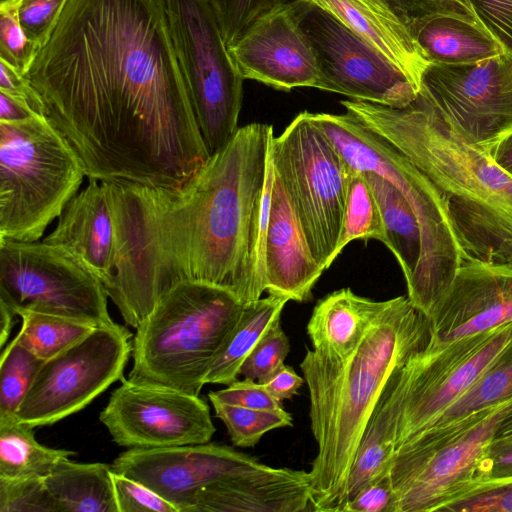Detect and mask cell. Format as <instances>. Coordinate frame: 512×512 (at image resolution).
I'll return each mask as SVG.
<instances>
[{
  "mask_svg": "<svg viewBox=\"0 0 512 512\" xmlns=\"http://www.w3.org/2000/svg\"><path fill=\"white\" fill-rule=\"evenodd\" d=\"M26 77L88 178L179 188L210 157L165 0H68Z\"/></svg>",
  "mask_w": 512,
  "mask_h": 512,
  "instance_id": "obj_1",
  "label": "cell"
},
{
  "mask_svg": "<svg viewBox=\"0 0 512 512\" xmlns=\"http://www.w3.org/2000/svg\"><path fill=\"white\" fill-rule=\"evenodd\" d=\"M273 136L270 124L238 128L179 188L113 184L116 268L141 302L157 303L182 281L220 287L243 304L261 298Z\"/></svg>",
  "mask_w": 512,
  "mask_h": 512,
  "instance_id": "obj_2",
  "label": "cell"
},
{
  "mask_svg": "<svg viewBox=\"0 0 512 512\" xmlns=\"http://www.w3.org/2000/svg\"><path fill=\"white\" fill-rule=\"evenodd\" d=\"M429 323L408 297L387 300L345 359L308 350L300 363L309 390L317 454L309 471L313 511L343 512L351 467L391 375L428 341Z\"/></svg>",
  "mask_w": 512,
  "mask_h": 512,
  "instance_id": "obj_3",
  "label": "cell"
},
{
  "mask_svg": "<svg viewBox=\"0 0 512 512\" xmlns=\"http://www.w3.org/2000/svg\"><path fill=\"white\" fill-rule=\"evenodd\" d=\"M244 306L220 287L200 281L177 283L136 328L128 379L199 396Z\"/></svg>",
  "mask_w": 512,
  "mask_h": 512,
  "instance_id": "obj_4",
  "label": "cell"
},
{
  "mask_svg": "<svg viewBox=\"0 0 512 512\" xmlns=\"http://www.w3.org/2000/svg\"><path fill=\"white\" fill-rule=\"evenodd\" d=\"M308 114L350 167L386 178L412 206L422 248L417 269L406 284L407 297L428 317L467 260L451 219L449 199L400 151L348 112Z\"/></svg>",
  "mask_w": 512,
  "mask_h": 512,
  "instance_id": "obj_5",
  "label": "cell"
},
{
  "mask_svg": "<svg viewBox=\"0 0 512 512\" xmlns=\"http://www.w3.org/2000/svg\"><path fill=\"white\" fill-rule=\"evenodd\" d=\"M341 104L408 158L448 199L481 203L512 220V178L490 154L457 135L422 92L401 108L360 100Z\"/></svg>",
  "mask_w": 512,
  "mask_h": 512,
  "instance_id": "obj_6",
  "label": "cell"
},
{
  "mask_svg": "<svg viewBox=\"0 0 512 512\" xmlns=\"http://www.w3.org/2000/svg\"><path fill=\"white\" fill-rule=\"evenodd\" d=\"M84 177L83 161L48 116L0 121V238L38 241Z\"/></svg>",
  "mask_w": 512,
  "mask_h": 512,
  "instance_id": "obj_7",
  "label": "cell"
},
{
  "mask_svg": "<svg viewBox=\"0 0 512 512\" xmlns=\"http://www.w3.org/2000/svg\"><path fill=\"white\" fill-rule=\"evenodd\" d=\"M271 155L310 250L325 271L336 259L353 168L308 111L273 136Z\"/></svg>",
  "mask_w": 512,
  "mask_h": 512,
  "instance_id": "obj_8",
  "label": "cell"
},
{
  "mask_svg": "<svg viewBox=\"0 0 512 512\" xmlns=\"http://www.w3.org/2000/svg\"><path fill=\"white\" fill-rule=\"evenodd\" d=\"M511 405L512 399L396 449L390 464L396 512L442 511L473 487Z\"/></svg>",
  "mask_w": 512,
  "mask_h": 512,
  "instance_id": "obj_9",
  "label": "cell"
},
{
  "mask_svg": "<svg viewBox=\"0 0 512 512\" xmlns=\"http://www.w3.org/2000/svg\"><path fill=\"white\" fill-rule=\"evenodd\" d=\"M172 43L211 156L238 130L244 78L224 41L212 0H165Z\"/></svg>",
  "mask_w": 512,
  "mask_h": 512,
  "instance_id": "obj_10",
  "label": "cell"
},
{
  "mask_svg": "<svg viewBox=\"0 0 512 512\" xmlns=\"http://www.w3.org/2000/svg\"><path fill=\"white\" fill-rule=\"evenodd\" d=\"M107 298L100 279L65 248L0 238V303L15 314L25 308L110 326Z\"/></svg>",
  "mask_w": 512,
  "mask_h": 512,
  "instance_id": "obj_11",
  "label": "cell"
},
{
  "mask_svg": "<svg viewBox=\"0 0 512 512\" xmlns=\"http://www.w3.org/2000/svg\"><path fill=\"white\" fill-rule=\"evenodd\" d=\"M512 338V322L441 347L425 346L398 371L396 449L429 429Z\"/></svg>",
  "mask_w": 512,
  "mask_h": 512,
  "instance_id": "obj_12",
  "label": "cell"
},
{
  "mask_svg": "<svg viewBox=\"0 0 512 512\" xmlns=\"http://www.w3.org/2000/svg\"><path fill=\"white\" fill-rule=\"evenodd\" d=\"M290 9L314 53L318 89L393 108L417 97L407 76L332 12L312 0Z\"/></svg>",
  "mask_w": 512,
  "mask_h": 512,
  "instance_id": "obj_13",
  "label": "cell"
},
{
  "mask_svg": "<svg viewBox=\"0 0 512 512\" xmlns=\"http://www.w3.org/2000/svg\"><path fill=\"white\" fill-rule=\"evenodd\" d=\"M132 336L118 323L97 327L66 351L44 361L16 420L32 428L47 426L85 408L124 378Z\"/></svg>",
  "mask_w": 512,
  "mask_h": 512,
  "instance_id": "obj_14",
  "label": "cell"
},
{
  "mask_svg": "<svg viewBox=\"0 0 512 512\" xmlns=\"http://www.w3.org/2000/svg\"><path fill=\"white\" fill-rule=\"evenodd\" d=\"M419 92L457 135L488 154L512 131L510 53L467 64L430 63Z\"/></svg>",
  "mask_w": 512,
  "mask_h": 512,
  "instance_id": "obj_15",
  "label": "cell"
},
{
  "mask_svg": "<svg viewBox=\"0 0 512 512\" xmlns=\"http://www.w3.org/2000/svg\"><path fill=\"white\" fill-rule=\"evenodd\" d=\"M99 419L127 448H163L210 442L216 428L207 403L179 390L121 380Z\"/></svg>",
  "mask_w": 512,
  "mask_h": 512,
  "instance_id": "obj_16",
  "label": "cell"
},
{
  "mask_svg": "<svg viewBox=\"0 0 512 512\" xmlns=\"http://www.w3.org/2000/svg\"><path fill=\"white\" fill-rule=\"evenodd\" d=\"M260 461L218 443L163 448H129L111 464L112 471L141 482L186 512L202 489L256 466Z\"/></svg>",
  "mask_w": 512,
  "mask_h": 512,
  "instance_id": "obj_17",
  "label": "cell"
},
{
  "mask_svg": "<svg viewBox=\"0 0 512 512\" xmlns=\"http://www.w3.org/2000/svg\"><path fill=\"white\" fill-rule=\"evenodd\" d=\"M427 319L429 347L512 322V266L463 261Z\"/></svg>",
  "mask_w": 512,
  "mask_h": 512,
  "instance_id": "obj_18",
  "label": "cell"
},
{
  "mask_svg": "<svg viewBox=\"0 0 512 512\" xmlns=\"http://www.w3.org/2000/svg\"><path fill=\"white\" fill-rule=\"evenodd\" d=\"M228 50L244 79L283 91L317 88L314 53L290 7L255 22Z\"/></svg>",
  "mask_w": 512,
  "mask_h": 512,
  "instance_id": "obj_19",
  "label": "cell"
},
{
  "mask_svg": "<svg viewBox=\"0 0 512 512\" xmlns=\"http://www.w3.org/2000/svg\"><path fill=\"white\" fill-rule=\"evenodd\" d=\"M324 270L315 260L285 188L275 174L265 245L269 294L304 302Z\"/></svg>",
  "mask_w": 512,
  "mask_h": 512,
  "instance_id": "obj_20",
  "label": "cell"
},
{
  "mask_svg": "<svg viewBox=\"0 0 512 512\" xmlns=\"http://www.w3.org/2000/svg\"><path fill=\"white\" fill-rule=\"evenodd\" d=\"M88 179V185L65 205L56 228L43 241L71 252L104 283L114 263L115 223L104 186Z\"/></svg>",
  "mask_w": 512,
  "mask_h": 512,
  "instance_id": "obj_21",
  "label": "cell"
},
{
  "mask_svg": "<svg viewBox=\"0 0 512 512\" xmlns=\"http://www.w3.org/2000/svg\"><path fill=\"white\" fill-rule=\"evenodd\" d=\"M396 65L419 92L430 64L407 27L377 0H312Z\"/></svg>",
  "mask_w": 512,
  "mask_h": 512,
  "instance_id": "obj_22",
  "label": "cell"
},
{
  "mask_svg": "<svg viewBox=\"0 0 512 512\" xmlns=\"http://www.w3.org/2000/svg\"><path fill=\"white\" fill-rule=\"evenodd\" d=\"M386 301H374L350 288L336 290L315 305L307 324L313 349L340 359L347 358L383 311Z\"/></svg>",
  "mask_w": 512,
  "mask_h": 512,
  "instance_id": "obj_23",
  "label": "cell"
},
{
  "mask_svg": "<svg viewBox=\"0 0 512 512\" xmlns=\"http://www.w3.org/2000/svg\"><path fill=\"white\" fill-rule=\"evenodd\" d=\"M407 29L432 64H467L506 52L482 25L455 15L429 16Z\"/></svg>",
  "mask_w": 512,
  "mask_h": 512,
  "instance_id": "obj_24",
  "label": "cell"
},
{
  "mask_svg": "<svg viewBox=\"0 0 512 512\" xmlns=\"http://www.w3.org/2000/svg\"><path fill=\"white\" fill-rule=\"evenodd\" d=\"M398 370L389 378L362 435L349 475L347 503L368 483L390 471L400 411Z\"/></svg>",
  "mask_w": 512,
  "mask_h": 512,
  "instance_id": "obj_25",
  "label": "cell"
},
{
  "mask_svg": "<svg viewBox=\"0 0 512 512\" xmlns=\"http://www.w3.org/2000/svg\"><path fill=\"white\" fill-rule=\"evenodd\" d=\"M44 481L57 512H118L109 464L64 458Z\"/></svg>",
  "mask_w": 512,
  "mask_h": 512,
  "instance_id": "obj_26",
  "label": "cell"
},
{
  "mask_svg": "<svg viewBox=\"0 0 512 512\" xmlns=\"http://www.w3.org/2000/svg\"><path fill=\"white\" fill-rule=\"evenodd\" d=\"M451 219L467 260L512 266V220L481 203L449 199Z\"/></svg>",
  "mask_w": 512,
  "mask_h": 512,
  "instance_id": "obj_27",
  "label": "cell"
},
{
  "mask_svg": "<svg viewBox=\"0 0 512 512\" xmlns=\"http://www.w3.org/2000/svg\"><path fill=\"white\" fill-rule=\"evenodd\" d=\"M363 173L381 212L385 228L383 244L397 259L407 284L421 257V230L416 214L405 196L390 181L373 171Z\"/></svg>",
  "mask_w": 512,
  "mask_h": 512,
  "instance_id": "obj_28",
  "label": "cell"
},
{
  "mask_svg": "<svg viewBox=\"0 0 512 512\" xmlns=\"http://www.w3.org/2000/svg\"><path fill=\"white\" fill-rule=\"evenodd\" d=\"M288 301L286 297L269 294L246 303L239 321L216 356L205 384L230 385L235 382L242 363L265 332L280 320Z\"/></svg>",
  "mask_w": 512,
  "mask_h": 512,
  "instance_id": "obj_29",
  "label": "cell"
},
{
  "mask_svg": "<svg viewBox=\"0 0 512 512\" xmlns=\"http://www.w3.org/2000/svg\"><path fill=\"white\" fill-rule=\"evenodd\" d=\"M510 399H512V338L474 383L424 432L454 426Z\"/></svg>",
  "mask_w": 512,
  "mask_h": 512,
  "instance_id": "obj_30",
  "label": "cell"
},
{
  "mask_svg": "<svg viewBox=\"0 0 512 512\" xmlns=\"http://www.w3.org/2000/svg\"><path fill=\"white\" fill-rule=\"evenodd\" d=\"M74 454L42 445L34 428L17 420L0 422V477H45L59 461Z\"/></svg>",
  "mask_w": 512,
  "mask_h": 512,
  "instance_id": "obj_31",
  "label": "cell"
},
{
  "mask_svg": "<svg viewBox=\"0 0 512 512\" xmlns=\"http://www.w3.org/2000/svg\"><path fill=\"white\" fill-rule=\"evenodd\" d=\"M22 324L14 337L43 361L66 351L94 331L95 326L56 314L21 308Z\"/></svg>",
  "mask_w": 512,
  "mask_h": 512,
  "instance_id": "obj_32",
  "label": "cell"
},
{
  "mask_svg": "<svg viewBox=\"0 0 512 512\" xmlns=\"http://www.w3.org/2000/svg\"><path fill=\"white\" fill-rule=\"evenodd\" d=\"M359 239H376L384 243L385 228L379 206L363 171L352 169L335 258L346 245Z\"/></svg>",
  "mask_w": 512,
  "mask_h": 512,
  "instance_id": "obj_33",
  "label": "cell"
},
{
  "mask_svg": "<svg viewBox=\"0 0 512 512\" xmlns=\"http://www.w3.org/2000/svg\"><path fill=\"white\" fill-rule=\"evenodd\" d=\"M43 363L15 338L1 350L0 422L16 420L17 412Z\"/></svg>",
  "mask_w": 512,
  "mask_h": 512,
  "instance_id": "obj_34",
  "label": "cell"
},
{
  "mask_svg": "<svg viewBox=\"0 0 512 512\" xmlns=\"http://www.w3.org/2000/svg\"><path fill=\"white\" fill-rule=\"evenodd\" d=\"M215 415L225 425L232 444L236 447H254L264 434L293 425L292 415L284 410H264L241 407L210 400Z\"/></svg>",
  "mask_w": 512,
  "mask_h": 512,
  "instance_id": "obj_35",
  "label": "cell"
},
{
  "mask_svg": "<svg viewBox=\"0 0 512 512\" xmlns=\"http://www.w3.org/2000/svg\"><path fill=\"white\" fill-rule=\"evenodd\" d=\"M303 0H212L227 47L255 22Z\"/></svg>",
  "mask_w": 512,
  "mask_h": 512,
  "instance_id": "obj_36",
  "label": "cell"
},
{
  "mask_svg": "<svg viewBox=\"0 0 512 512\" xmlns=\"http://www.w3.org/2000/svg\"><path fill=\"white\" fill-rule=\"evenodd\" d=\"M0 512H57L44 477H0Z\"/></svg>",
  "mask_w": 512,
  "mask_h": 512,
  "instance_id": "obj_37",
  "label": "cell"
},
{
  "mask_svg": "<svg viewBox=\"0 0 512 512\" xmlns=\"http://www.w3.org/2000/svg\"><path fill=\"white\" fill-rule=\"evenodd\" d=\"M289 351V339L279 320L265 332L253 347L242 363L239 375L262 383L285 364L284 361Z\"/></svg>",
  "mask_w": 512,
  "mask_h": 512,
  "instance_id": "obj_38",
  "label": "cell"
},
{
  "mask_svg": "<svg viewBox=\"0 0 512 512\" xmlns=\"http://www.w3.org/2000/svg\"><path fill=\"white\" fill-rule=\"evenodd\" d=\"M17 11L0 8V59L26 75L40 48L24 32Z\"/></svg>",
  "mask_w": 512,
  "mask_h": 512,
  "instance_id": "obj_39",
  "label": "cell"
},
{
  "mask_svg": "<svg viewBox=\"0 0 512 512\" xmlns=\"http://www.w3.org/2000/svg\"><path fill=\"white\" fill-rule=\"evenodd\" d=\"M512 512V477L484 480L441 512Z\"/></svg>",
  "mask_w": 512,
  "mask_h": 512,
  "instance_id": "obj_40",
  "label": "cell"
},
{
  "mask_svg": "<svg viewBox=\"0 0 512 512\" xmlns=\"http://www.w3.org/2000/svg\"><path fill=\"white\" fill-rule=\"evenodd\" d=\"M406 27L433 15H455L480 24L468 0H377ZM481 25V24H480Z\"/></svg>",
  "mask_w": 512,
  "mask_h": 512,
  "instance_id": "obj_41",
  "label": "cell"
},
{
  "mask_svg": "<svg viewBox=\"0 0 512 512\" xmlns=\"http://www.w3.org/2000/svg\"><path fill=\"white\" fill-rule=\"evenodd\" d=\"M68 0H22L18 19L26 35L41 49L49 41Z\"/></svg>",
  "mask_w": 512,
  "mask_h": 512,
  "instance_id": "obj_42",
  "label": "cell"
},
{
  "mask_svg": "<svg viewBox=\"0 0 512 512\" xmlns=\"http://www.w3.org/2000/svg\"><path fill=\"white\" fill-rule=\"evenodd\" d=\"M118 512H179L178 508L139 481L112 471Z\"/></svg>",
  "mask_w": 512,
  "mask_h": 512,
  "instance_id": "obj_43",
  "label": "cell"
},
{
  "mask_svg": "<svg viewBox=\"0 0 512 512\" xmlns=\"http://www.w3.org/2000/svg\"><path fill=\"white\" fill-rule=\"evenodd\" d=\"M208 398L253 409L279 410L283 408L282 403L270 394L263 383L249 378L236 380L224 389L211 391Z\"/></svg>",
  "mask_w": 512,
  "mask_h": 512,
  "instance_id": "obj_44",
  "label": "cell"
},
{
  "mask_svg": "<svg viewBox=\"0 0 512 512\" xmlns=\"http://www.w3.org/2000/svg\"><path fill=\"white\" fill-rule=\"evenodd\" d=\"M480 24L512 54V0H468Z\"/></svg>",
  "mask_w": 512,
  "mask_h": 512,
  "instance_id": "obj_45",
  "label": "cell"
},
{
  "mask_svg": "<svg viewBox=\"0 0 512 512\" xmlns=\"http://www.w3.org/2000/svg\"><path fill=\"white\" fill-rule=\"evenodd\" d=\"M344 512H396V497L390 471L359 490L346 504Z\"/></svg>",
  "mask_w": 512,
  "mask_h": 512,
  "instance_id": "obj_46",
  "label": "cell"
},
{
  "mask_svg": "<svg viewBox=\"0 0 512 512\" xmlns=\"http://www.w3.org/2000/svg\"><path fill=\"white\" fill-rule=\"evenodd\" d=\"M0 91L28 104L36 113L46 115L43 100L26 75L3 59H0Z\"/></svg>",
  "mask_w": 512,
  "mask_h": 512,
  "instance_id": "obj_47",
  "label": "cell"
},
{
  "mask_svg": "<svg viewBox=\"0 0 512 512\" xmlns=\"http://www.w3.org/2000/svg\"><path fill=\"white\" fill-rule=\"evenodd\" d=\"M507 477H512V436L492 440L481 461L475 485L484 480Z\"/></svg>",
  "mask_w": 512,
  "mask_h": 512,
  "instance_id": "obj_48",
  "label": "cell"
},
{
  "mask_svg": "<svg viewBox=\"0 0 512 512\" xmlns=\"http://www.w3.org/2000/svg\"><path fill=\"white\" fill-rule=\"evenodd\" d=\"M262 383L270 394L282 403L283 400L292 399L297 395L299 388L305 383V379L299 376L292 367L284 364Z\"/></svg>",
  "mask_w": 512,
  "mask_h": 512,
  "instance_id": "obj_49",
  "label": "cell"
},
{
  "mask_svg": "<svg viewBox=\"0 0 512 512\" xmlns=\"http://www.w3.org/2000/svg\"><path fill=\"white\" fill-rule=\"evenodd\" d=\"M36 113L28 104L0 91V121L15 122L32 118Z\"/></svg>",
  "mask_w": 512,
  "mask_h": 512,
  "instance_id": "obj_50",
  "label": "cell"
},
{
  "mask_svg": "<svg viewBox=\"0 0 512 512\" xmlns=\"http://www.w3.org/2000/svg\"><path fill=\"white\" fill-rule=\"evenodd\" d=\"M490 156L497 166L512 178V131L493 147Z\"/></svg>",
  "mask_w": 512,
  "mask_h": 512,
  "instance_id": "obj_51",
  "label": "cell"
},
{
  "mask_svg": "<svg viewBox=\"0 0 512 512\" xmlns=\"http://www.w3.org/2000/svg\"><path fill=\"white\" fill-rule=\"evenodd\" d=\"M16 314L4 304L0 303V347L1 350L7 344L11 330L15 324Z\"/></svg>",
  "mask_w": 512,
  "mask_h": 512,
  "instance_id": "obj_52",
  "label": "cell"
},
{
  "mask_svg": "<svg viewBox=\"0 0 512 512\" xmlns=\"http://www.w3.org/2000/svg\"><path fill=\"white\" fill-rule=\"evenodd\" d=\"M512 436V405L502 420L494 438Z\"/></svg>",
  "mask_w": 512,
  "mask_h": 512,
  "instance_id": "obj_53",
  "label": "cell"
},
{
  "mask_svg": "<svg viewBox=\"0 0 512 512\" xmlns=\"http://www.w3.org/2000/svg\"><path fill=\"white\" fill-rule=\"evenodd\" d=\"M22 0H0V8H18Z\"/></svg>",
  "mask_w": 512,
  "mask_h": 512,
  "instance_id": "obj_54",
  "label": "cell"
}]
</instances>
